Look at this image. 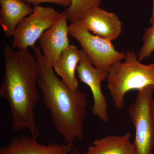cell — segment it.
Returning a JSON list of instances; mask_svg holds the SVG:
<instances>
[{"label": "cell", "mask_w": 154, "mask_h": 154, "mask_svg": "<svg viewBox=\"0 0 154 154\" xmlns=\"http://www.w3.org/2000/svg\"><path fill=\"white\" fill-rule=\"evenodd\" d=\"M102 0H71V4L64 11L70 23L81 20L91 9L99 7Z\"/></svg>", "instance_id": "cell-14"}, {"label": "cell", "mask_w": 154, "mask_h": 154, "mask_svg": "<svg viewBox=\"0 0 154 154\" xmlns=\"http://www.w3.org/2000/svg\"><path fill=\"white\" fill-rule=\"evenodd\" d=\"M81 20L94 35L111 42L118 38L122 32V24L116 14L99 7L88 11Z\"/></svg>", "instance_id": "cell-10"}, {"label": "cell", "mask_w": 154, "mask_h": 154, "mask_svg": "<svg viewBox=\"0 0 154 154\" xmlns=\"http://www.w3.org/2000/svg\"><path fill=\"white\" fill-rule=\"evenodd\" d=\"M124 60L113 64L106 79V87L114 106L119 109L123 107L125 96L129 91L154 86V62L142 63L133 50L126 53Z\"/></svg>", "instance_id": "cell-3"}, {"label": "cell", "mask_w": 154, "mask_h": 154, "mask_svg": "<svg viewBox=\"0 0 154 154\" xmlns=\"http://www.w3.org/2000/svg\"><path fill=\"white\" fill-rule=\"evenodd\" d=\"M150 24V27L145 30L143 37V44L137 54L140 62L150 57L154 51V21Z\"/></svg>", "instance_id": "cell-15"}, {"label": "cell", "mask_w": 154, "mask_h": 154, "mask_svg": "<svg viewBox=\"0 0 154 154\" xmlns=\"http://www.w3.org/2000/svg\"><path fill=\"white\" fill-rule=\"evenodd\" d=\"M0 154H80V151L74 143L45 145L39 143L32 136H19L1 148Z\"/></svg>", "instance_id": "cell-9"}, {"label": "cell", "mask_w": 154, "mask_h": 154, "mask_svg": "<svg viewBox=\"0 0 154 154\" xmlns=\"http://www.w3.org/2000/svg\"><path fill=\"white\" fill-rule=\"evenodd\" d=\"M5 71L0 96L7 101L12 113L14 131L27 129L31 136L40 135L34 119V110L40 100L37 90L38 62L27 49L14 50L6 46L4 51Z\"/></svg>", "instance_id": "cell-1"}, {"label": "cell", "mask_w": 154, "mask_h": 154, "mask_svg": "<svg viewBox=\"0 0 154 154\" xmlns=\"http://www.w3.org/2000/svg\"><path fill=\"white\" fill-rule=\"evenodd\" d=\"M153 21H154V0H152V12L151 17L150 20V23H151Z\"/></svg>", "instance_id": "cell-17"}, {"label": "cell", "mask_w": 154, "mask_h": 154, "mask_svg": "<svg viewBox=\"0 0 154 154\" xmlns=\"http://www.w3.org/2000/svg\"><path fill=\"white\" fill-rule=\"evenodd\" d=\"M66 14L60 13L55 23L38 39L42 56L48 67L54 68L61 54L70 46Z\"/></svg>", "instance_id": "cell-8"}, {"label": "cell", "mask_w": 154, "mask_h": 154, "mask_svg": "<svg viewBox=\"0 0 154 154\" xmlns=\"http://www.w3.org/2000/svg\"><path fill=\"white\" fill-rule=\"evenodd\" d=\"M33 13L17 26L13 46L18 49L33 48L42 33L54 24L60 13L50 7L34 6Z\"/></svg>", "instance_id": "cell-6"}, {"label": "cell", "mask_w": 154, "mask_h": 154, "mask_svg": "<svg viewBox=\"0 0 154 154\" xmlns=\"http://www.w3.org/2000/svg\"><path fill=\"white\" fill-rule=\"evenodd\" d=\"M68 28L69 35L79 43L96 68L108 72L113 64L125 58L126 53L116 50L111 41L91 33L82 20L71 23Z\"/></svg>", "instance_id": "cell-5"}, {"label": "cell", "mask_w": 154, "mask_h": 154, "mask_svg": "<svg viewBox=\"0 0 154 154\" xmlns=\"http://www.w3.org/2000/svg\"><path fill=\"white\" fill-rule=\"evenodd\" d=\"M152 114L153 118L154 124V100H153V99L152 102Z\"/></svg>", "instance_id": "cell-18"}, {"label": "cell", "mask_w": 154, "mask_h": 154, "mask_svg": "<svg viewBox=\"0 0 154 154\" xmlns=\"http://www.w3.org/2000/svg\"><path fill=\"white\" fill-rule=\"evenodd\" d=\"M80 60L79 50L75 45H72L62 52L53 68L63 82L73 90H77L79 88L75 72Z\"/></svg>", "instance_id": "cell-13"}, {"label": "cell", "mask_w": 154, "mask_h": 154, "mask_svg": "<svg viewBox=\"0 0 154 154\" xmlns=\"http://www.w3.org/2000/svg\"><path fill=\"white\" fill-rule=\"evenodd\" d=\"M32 48L38 64L37 87L50 112L52 124L64 143H74L83 137L88 105L87 94L71 89L59 79L53 68L46 64L40 47Z\"/></svg>", "instance_id": "cell-2"}, {"label": "cell", "mask_w": 154, "mask_h": 154, "mask_svg": "<svg viewBox=\"0 0 154 154\" xmlns=\"http://www.w3.org/2000/svg\"><path fill=\"white\" fill-rule=\"evenodd\" d=\"M30 5H39L42 3H51L67 8L71 4V0H22Z\"/></svg>", "instance_id": "cell-16"}, {"label": "cell", "mask_w": 154, "mask_h": 154, "mask_svg": "<svg viewBox=\"0 0 154 154\" xmlns=\"http://www.w3.org/2000/svg\"><path fill=\"white\" fill-rule=\"evenodd\" d=\"M130 138L129 131L122 136H107L94 140L84 154H136Z\"/></svg>", "instance_id": "cell-12"}, {"label": "cell", "mask_w": 154, "mask_h": 154, "mask_svg": "<svg viewBox=\"0 0 154 154\" xmlns=\"http://www.w3.org/2000/svg\"><path fill=\"white\" fill-rule=\"evenodd\" d=\"M154 86L138 91L134 103L128 110L134 125L135 136L133 144L136 154H152L154 149V124L152 102Z\"/></svg>", "instance_id": "cell-4"}, {"label": "cell", "mask_w": 154, "mask_h": 154, "mask_svg": "<svg viewBox=\"0 0 154 154\" xmlns=\"http://www.w3.org/2000/svg\"><path fill=\"white\" fill-rule=\"evenodd\" d=\"M80 60L76 69L80 81L90 88L93 99L92 115L104 122L109 121L108 105L106 97L102 93L101 84L106 80L108 72L97 69L94 66L88 56L80 50Z\"/></svg>", "instance_id": "cell-7"}, {"label": "cell", "mask_w": 154, "mask_h": 154, "mask_svg": "<svg viewBox=\"0 0 154 154\" xmlns=\"http://www.w3.org/2000/svg\"><path fill=\"white\" fill-rule=\"evenodd\" d=\"M0 24L7 36H14L17 26L33 13L30 5L22 0H0Z\"/></svg>", "instance_id": "cell-11"}]
</instances>
